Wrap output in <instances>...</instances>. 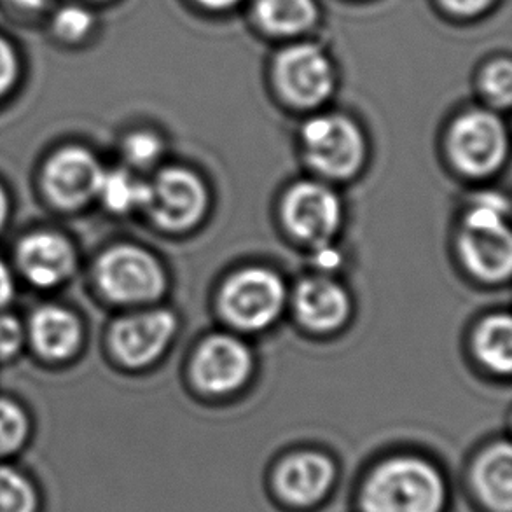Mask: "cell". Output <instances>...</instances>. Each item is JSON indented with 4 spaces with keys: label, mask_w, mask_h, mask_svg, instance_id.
<instances>
[{
    "label": "cell",
    "mask_w": 512,
    "mask_h": 512,
    "mask_svg": "<svg viewBox=\"0 0 512 512\" xmlns=\"http://www.w3.org/2000/svg\"><path fill=\"white\" fill-rule=\"evenodd\" d=\"M448 486L427 458L395 455L376 465L360 488L362 512H443Z\"/></svg>",
    "instance_id": "cell-1"
},
{
    "label": "cell",
    "mask_w": 512,
    "mask_h": 512,
    "mask_svg": "<svg viewBox=\"0 0 512 512\" xmlns=\"http://www.w3.org/2000/svg\"><path fill=\"white\" fill-rule=\"evenodd\" d=\"M511 207L502 194L472 198L460 219L457 250L472 277L486 284H502L511 277Z\"/></svg>",
    "instance_id": "cell-2"
},
{
    "label": "cell",
    "mask_w": 512,
    "mask_h": 512,
    "mask_svg": "<svg viewBox=\"0 0 512 512\" xmlns=\"http://www.w3.org/2000/svg\"><path fill=\"white\" fill-rule=\"evenodd\" d=\"M289 305V291L277 271L249 266L231 273L217 294V308L228 326L259 333L273 326Z\"/></svg>",
    "instance_id": "cell-3"
},
{
    "label": "cell",
    "mask_w": 512,
    "mask_h": 512,
    "mask_svg": "<svg viewBox=\"0 0 512 512\" xmlns=\"http://www.w3.org/2000/svg\"><path fill=\"white\" fill-rule=\"evenodd\" d=\"M301 151L308 167L322 179H352L364 167L366 137L345 114H317L301 128Z\"/></svg>",
    "instance_id": "cell-4"
},
{
    "label": "cell",
    "mask_w": 512,
    "mask_h": 512,
    "mask_svg": "<svg viewBox=\"0 0 512 512\" xmlns=\"http://www.w3.org/2000/svg\"><path fill=\"white\" fill-rule=\"evenodd\" d=\"M271 81L285 104L313 111L336 90V69L326 49L315 42H294L271 60Z\"/></svg>",
    "instance_id": "cell-5"
},
{
    "label": "cell",
    "mask_w": 512,
    "mask_h": 512,
    "mask_svg": "<svg viewBox=\"0 0 512 512\" xmlns=\"http://www.w3.org/2000/svg\"><path fill=\"white\" fill-rule=\"evenodd\" d=\"M446 151L453 167L471 179L499 172L509 156V133L493 109H469L458 114L446 135Z\"/></svg>",
    "instance_id": "cell-6"
},
{
    "label": "cell",
    "mask_w": 512,
    "mask_h": 512,
    "mask_svg": "<svg viewBox=\"0 0 512 512\" xmlns=\"http://www.w3.org/2000/svg\"><path fill=\"white\" fill-rule=\"evenodd\" d=\"M97 282L107 299L119 305H149L167 291L160 259L137 245H116L97 263Z\"/></svg>",
    "instance_id": "cell-7"
},
{
    "label": "cell",
    "mask_w": 512,
    "mask_h": 512,
    "mask_svg": "<svg viewBox=\"0 0 512 512\" xmlns=\"http://www.w3.org/2000/svg\"><path fill=\"white\" fill-rule=\"evenodd\" d=\"M208 189L198 173L184 167H167L146 182V210L158 228L184 233L196 228L207 215Z\"/></svg>",
    "instance_id": "cell-8"
},
{
    "label": "cell",
    "mask_w": 512,
    "mask_h": 512,
    "mask_svg": "<svg viewBox=\"0 0 512 512\" xmlns=\"http://www.w3.org/2000/svg\"><path fill=\"white\" fill-rule=\"evenodd\" d=\"M289 235L313 249L333 243L345 219L340 194L320 180L292 184L280 205Z\"/></svg>",
    "instance_id": "cell-9"
},
{
    "label": "cell",
    "mask_w": 512,
    "mask_h": 512,
    "mask_svg": "<svg viewBox=\"0 0 512 512\" xmlns=\"http://www.w3.org/2000/svg\"><path fill=\"white\" fill-rule=\"evenodd\" d=\"M254 371V355L238 336L214 333L196 346L189 364L194 387L210 397H228L242 390Z\"/></svg>",
    "instance_id": "cell-10"
},
{
    "label": "cell",
    "mask_w": 512,
    "mask_h": 512,
    "mask_svg": "<svg viewBox=\"0 0 512 512\" xmlns=\"http://www.w3.org/2000/svg\"><path fill=\"white\" fill-rule=\"evenodd\" d=\"M177 326V317L170 310L156 308L133 313L112 327V352L126 367L151 366L172 343Z\"/></svg>",
    "instance_id": "cell-11"
},
{
    "label": "cell",
    "mask_w": 512,
    "mask_h": 512,
    "mask_svg": "<svg viewBox=\"0 0 512 512\" xmlns=\"http://www.w3.org/2000/svg\"><path fill=\"white\" fill-rule=\"evenodd\" d=\"M292 312L313 333H333L345 326L352 301L345 287L324 273L301 278L289 294Z\"/></svg>",
    "instance_id": "cell-12"
},
{
    "label": "cell",
    "mask_w": 512,
    "mask_h": 512,
    "mask_svg": "<svg viewBox=\"0 0 512 512\" xmlns=\"http://www.w3.org/2000/svg\"><path fill=\"white\" fill-rule=\"evenodd\" d=\"M104 173L90 151L67 147L49 160L44 172V187L58 207H81L98 196Z\"/></svg>",
    "instance_id": "cell-13"
},
{
    "label": "cell",
    "mask_w": 512,
    "mask_h": 512,
    "mask_svg": "<svg viewBox=\"0 0 512 512\" xmlns=\"http://www.w3.org/2000/svg\"><path fill=\"white\" fill-rule=\"evenodd\" d=\"M336 467L326 453L296 451L285 457L275 472L278 497L292 507H312L331 492Z\"/></svg>",
    "instance_id": "cell-14"
},
{
    "label": "cell",
    "mask_w": 512,
    "mask_h": 512,
    "mask_svg": "<svg viewBox=\"0 0 512 512\" xmlns=\"http://www.w3.org/2000/svg\"><path fill=\"white\" fill-rule=\"evenodd\" d=\"M18 266L39 287H55L69 278L76 264L74 249L56 233L28 235L18 247Z\"/></svg>",
    "instance_id": "cell-15"
},
{
    "label": "cell",
    "mask_w": 512,
    "mask_h": 512,
    "mask_svg": "<svg viewBox=\"0 0 512 512\" xmlns=\"http://www.w3.org/2000/svg\"><path fill=\"white\" fill-rule=\"evenodd\" d=\"M472 490L481 504L492 512H511L512 450L507 441L493 443L472 465Z\"/></svg>",
    "instance_id": "cell-16"
},
{
    "label": "cell",
    "mask_w": 512,
    "mask_h": 512,
    "mask_svg": "<svg viewBox=\"0 0 512 512\" xmlns=\"http://www.w3.org/2000/svg\"><path fill=\"white\" fill-rule=\"evenodd\" d=\"M252 14L263 34L278 39L308 34L320 20L317 0H254Z\"/></svg>",
    "instance_id": "cell-17"
},
{
    "label": "cell",
    "mask_w": 512,
    "mask_h": 512,
    "mask_svg": "<svg viewBox=\"0 0 512 512\" xmlns=\"http://www.w3.org/2000/svg\"><path fill=\"white\" fill-rule=\"evenodd\" d=\"M30 336L37 352L48 359L62 360L76 352L81 343V326L72 313L58 306H44L30 320Z\"/></svg>",
    "instance_id": "cell-18"
},
{
    "label": "cell",
    "mask_w": 512,
    "mask_h": 512,
    "mask_svg": "<svg viewBox=\"0 0 512 512\" xmlns=\"http://www.w3.org/2000/svg\"><path fill=\"white\" fill-rule=\"evenodd\" d=\"M476 359L495 374L511 373L512 322L509 313H493L479 322L472 334Z\"/></svg>",
    "instance_id": "cell-19"
},
{
    "label": "cell",
    "mask_w": 512,
    "mask_h": 512,
    "mask_svg": "<svg viewBox=\"0 0 512 512\" xmlns=\"http://www.w3.org/2000/svg\"><path fill=\"white\" fill-rule=\"evenodd\" d=\"M42 495L34 479L0 460V512H41Z\"/></svg>",
    "instance_id": "cell-20"
},
{
    "label": "cell",
    "mask_w": 512,
    "mask_h": 512,
    "mask_svg": "<svg viewBox=\"0 0 512 512\" xmlns=\"http://www.w3.org/2000/svg\"><path fill=\"white\" fill-rule=\"evenodd\" d=\"M98 196L102 198L105 207L125 214L135 208H142L146 200V182L137 179L132 173L125 170H112L105 172Z\"/></svg>",
    "instance_id": "cell-21"
},
{
    "label": "cell",
    "mask_w": 512,
    "mask_h": 512,
    "mask_svg": "<svg viewBox=\"0 0 512 512\" xmlns=\"http://www.w3.org/2000/svg\"><path fill=\"white\" fill-rule=\"evenodd\" d=\"M478 88L490 109H507L512 102V63L507 56H497L479 70Z\"/></svg>",
    "instance_id": "cell-22"
},
{
    "label": "cell",
    "mask_w": 512,
    "mask_h": 512,
    "mask_svg": "<svg viewBox=\"0 0 512 512\" xmlns=\"http://www.w3.org/2000/svg\"><path fill=\"white\" fill-rule=\"evenodd\" d=\"M28 418L13 401L0 399V460L13 457L27 443Z\"/></svg>",
    "instance_id": "cell-23"
},
{
    "label": "cell",
    "mask_w": 512,
    "mask_h": 512,
    "mask_svg": "<svg viewBox=\"0 0 512 512\" xmlns=\"http://www.w3.org/2000/svg\"><path fill=\"white\" fill-rule=\"evenodd\" d=\"M163 149L160 135L149 130L130 133L123 142L126 161L135 168L154 167L161 160Z\"/></svg>",
    "instance_id": "cell-24"
},
{
    "label": "cell",
    "mask_w": 512,
    "mask_h": 512,
    "mask_svg": "<svg viewBox=\"0 0 512 512\" xmlns=\"http://www.w3.org/2000/svg\"><path fill=\"white\" fill-rule=\"evenodd\" d=\"M95 25V16L81 6H67L56 13L53 27L55 34L67 42L83 41Z\"/></svg>",
    "instance_id": "cell-25"
},
{
    "label": "cell",
    "mask_w": 512,
    "mask_h": 512,
    "mask_svg": "<svg viewBox=\"0 0 512 512\" xmlns=\"http://www.w3.org/2000/svg\"><path fill=\"white\" fill-rule=\"evenodd\" d=\"M497 0H437L444 13L457 20H474L488 13Z\"/></svg>",
    "instance_id": "cell-26"
},
{
    "label": "cell",
    "mask_w": 512,
    "mask_h": 512,
    "mask_svg": "<svg viewBox=\"0 0 512 512\" xmlns=\"http://www.w3.org/2000/svg\"><path fill=\"white\" fill-rule=\"evenodd\" d=\"M23 343V331L20 322L9 317L0 315V359H9L18 352Z\"/></svg>",
    "instance_id": "cell-27"
},
{
    "label": "cell",
    "mask_w": 512,
    "mask_h": 512,
    "mask_svg": "<svg viewBox=\"0 0 512 512\" xmlns=\"http://www.w3.org/2000/svg\"><path fill=\"white\" fill-rule=\"evenodd\" d=\"M18 76V58L9 42L0 37V97L6 93Z\"/></svg>",
    "instance_id": "cell-28"
},
{
    "label": "cell",
    "mask_w": 512,
    "mask_h": 512,
    "mask_svg": "<svg viewBox=\"0 0 512 512\" xmlns=\"http://www.w3.org/2000/svg\"><path fill=\"white\" fill-rule=\"evenodd\" d=\"M315 257H317V264H319L320 270L324 271L334 270L341 261L340 252L334 250L331 243L317 247L315 249Z\"/></svg>",
    "instance_id": "cell-29"
},
{
    "label": "cell",
    "mask_w": 512,
    "mask_h": 512,
    "mask_svg": "<svg viewBox=\"0 0 512 512\" xmlns=\"http://www.w3.org/2000/svg\"><path fill=\"white\" fill-rule=\"evenodd\" d=\"M11 296H13V278L4 263L0 261V308L7 305Z\"/></svg>",
    "instance_id": "cell-30"
},
{
    "label": "cell",
    "mask_w": 512,
    "mask_h": 512,
    "mask_svg": "<svg viewBox=\"0 0 512 512\" xmlns=\"http://www.w3.org/2000/svg\"><path fill=\"white\" fill-rule=\"evenodd\" d=\"M193 2L201 9H207L212 13H221V11H229L238 4H242L243 0H193Z\"/></svg>",
    "instance_id": "cell-31"
},
{
    "label": "cell",
    "mask_w": 512,
    "mask_h": 512,
    "mask_svg": "<svg viewBox=\"0 0 512 512\" xmlns=\"http://www.w3.org/2000/svg\"><path fill=\"white\" fill-rule=\"evenodd\" d=\"M13 2L16 6L28 9V11H39V9H44V7L48 6L51 0H13Z\"/></svg>",
    "instance_id": "cell-32"
},
{
    "label": "cell",
    "mask_w": 512,
    "mask_h": 512,
    "mask_svg": "<svg viewBox=\"0 0 512 512\" xmlns=\"http://www.w3.org/2000/svg\"><path fill=\"white\" fill-rule=\"evenodd\" d=\"M7 196L4 193V189L0 187V228L4 226V222L7 219Z\"/></svg>",
    "instance_id": "cell-33"
}]
</instances>
